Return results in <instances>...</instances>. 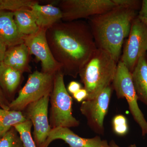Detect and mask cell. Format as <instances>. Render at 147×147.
<instances>
[{"label": "cell", "mask_w": 147, "mask_h": 147, "mask_svg": "<svg viewBox=\"0 0 147 147\" xmlns=\"http://www.w3.org/2000/svg\"><path fill=\"white\" fill-rule=\"evenodd\" d=\"M23 73L2 62L0 65V87L7 98L14 96L21 81Z\"/></svg>", "instance_id": "cell-17"}, {"label": "cell", "mask_w": 147, "mask_h": 147, "mask_svg": "<svg viewBox=\"0 0 147 147\" xmlns=\"http://www.w3.org/2000/svg\"><path fill=\"white\" fill-rule=\"evenodd\" d=\"M32 126L31 121L29 120L13 126L20 135L24 147H37L32 137Z\"/></svg>", "instance_id": "cell-21"}, {"label": "cell", "mask_w": 147, "mask_h": 147, "mask_svg": "<svg viewBox=\"0 0 147 147\" xmlns=\"http://www.w3.org/2000/svg\"><path fill=\"white\" fill-rule=\"evenodd\" d=\"M117 64L105 50L96 49L79 74L84 88L88 94L86 99L94 98L102 90L111 86Z\"/></svg>", "instance_id": "cell-3"}, {"label": "cell", "mask_w": 147, "mask_h": 147, "mask_svg": "<svg viewBox=\"0 0 147 147\" xmlns=\"http://www.w3.org/2000/svg\"><path fill=\"white\" fill-rule=\"evenodd\" d=\"M9 100L6 97L0 87V108L5 110H10Z\"/></svg>", "instance_id": "cell-27"}, {"label": "cell", "mask_w": 147, "mask_h": 147, "mask_svg": "<svg viewBox=\"0 0 147 147\" xmlns=\"http://www.w3.org/2000/svg\"><path fill=\"white\" fill-rule=\"evenodd\" d=\"M55 74L45 73L37 70L30 74L17 97L10 102L9 109L22 112L31 103L50 95L53 90Z\"/></svg>", "instance_id": "cell-5"}, {"label": "cell", "mask_w": 147, "mask_h": 147, "mask_svg": "<svg viewBox=\"0 0 147 147\" xmlns=\"http://www.w3.org/2000/svg\"><path fill=\"white\" fill-rule=\"evenodd\" d=\"M46 30L39 28L35 33L25 36L24 43L30 54L34 55L40 62L41 71L55 74L61 70V66L55 60L51 53L46 38Z\"/></svg>", "instance_id": "cell-11"}, {"label": "cell", "mask_w": 147, "mask_h": 147, "mask_svg": "<svg viewBox=\"0 0 147 147\" xmlns=\"http://www.w3.org/2000/svg\"><path fill=\"white\" fill-rule=\"evenodd\" d=\"M60 139L69 147H110L107 140L98 136L92 138H83L75 134L68 127L52 129L43 147H48L55 140Z\"/></svg>", "instance_id": "cell-12"}, {"label": "cell", "mask_w": 147, "mask_h": 147, "mask_svg": "<svg viewBox=\"0 0 147 147\" xmlns=\"http://www.w3.org/2000/svg\"><path fill=\"white\" fill-rule=\"evenodd\" d=\"M116 6L122 7L136 11L141 4V2L136 0H113Z\"/></svg>", "instance_id": "cell-24"}, {"label": "cell", "mask_w": 147, "mask_h": 147, "mask_svg": "<svg viewBox=\"0 0 147 147\" xmlns=\"http://www.w3.org/2000/svg\"><path fill=\"white\" fill-rule=\"evenodd\" d=\"M113 90L111 85L94 98L84 100L81 104V113L86 118L89 127L97 134H104V119L108 113Z\"/></svg>", "instance_id": "cell-8"}, {"label": "cell", "mask_w": 147, "mask_h": 147, "mask_svg": "<svg viewBox=\"0 0 147 147\" xmlns=\"http://www.w3.org/2000/svg\"><path fill=\"white\" fill-rule=\"evenodd\" d=\"M137 17L147 27V0L142 1L141 9Z\"/></svg>", "instance_id": "cell-25"}, {"label": "cell", "mask_w": 147, "mask_h": 147, "mask_svg": "<svg viewBox=\"0 0 147 147\" xmlns=\"http://www.w3.org/2000/svg\"><path fill=\"white\" fill-rule=\"evenodd\" d=\"M112 86L118 98L126 99L131 115L141 128L142 136L147 135V121L138 105L131 72L121 61L118 63Z\"/></svg>", "instance_id": "cell-6"}, {"label": "cell", "mask_w": 147, "mask_h": 147, "mask_svg": "<svg viewBox=\"0 0 147 147\" xmlns=\"http://www.w3.org/2000/svg\"><path fill=\"white\" fill-rule=\"evenodd\" d=\"M25 36L18 31L13 12L0 11V42L7 48L24 43Z\"/></svg>", "instance_id": "cell-13"}, {"label": "cell", "mask_w": 147, "mask_h": 147, "mask_svg": "<svg viewBox=\"0 0 147 147\" xmlns=\"http://www.w3.org/2000/svg\"><path fill=\"white\" fill-rule=\"evenodd\" d=\"M30 55L26 45L24 43H21L7 49L3 62L23 73L31 72L29 65Z\"/></svg>", "instance_id": "cell-14"}, {"label": "cell", "mask_w": 147, "mask_h": 147, "mask_svg": "<svg viewBox=\"0 0 147 147\" xmlns=\"http://www.w3.org/2000/svg\"><path fill=\"white\" fill-rule=\"evenodd\" d=\"M13 13L14 21L21 34L30 35L39 30L36 18L30 9H21Z\"/></svg>", "instance_id": "cell-18"}, {"label": "cell", "mask_w": 147, "mask_h": 147, "mask_svg": "<svg viewBox=\"0 0 147 147\" xmlns=\"http://www.w3.org/2000/svg\"><path fill=\"white\" fill-rule=\"evenodd\" d=\"M38 1L34 0H0V11H11L30 9Z\"/></svg>", "instance_id": "cell-20"}, {"label": "cell", "mask_w": 147, "mask_h": 147, "mask_svg": "<svg viewBox=\"0 0 147 147\" xmlns=\"http://www.w3.org/2000/svg\"><path fill=\"white\" fill-rule=\"evenodd\" d=\"M27 120L22 111L5 110L0 108V137L14 125Z\"/></svg>", "instance_id": "cell-19"}, {"label": "cell", "mask_w": 147, "mask_h": 147, "mask_svg": "<svg viewBox=\"0 0 147 147\" xmlns=\"http://www.w3.org/2000/svg\"><path fill=\"white\" fill-rule=\"evenodd\" d=\"M81 89H82V85L80 83L75 81H72L69 84L67 90L69 93L73 95Z\"/></svg>", "instance_id": "cell-28"}, {"label": "cell", "mask_w": 147, "mask_h": 147, "mask_svg": "<svg viewBox=\"0 0 147 147\" xmlns=\"http://www.w3.org/2000/svg\"><path fill=\"white\" fill-rule=\"evenodd\" d=\"M113 131L119 136H125L128 133L129 126L127 119L122 115L115 116L112 121Z\"/></svg>", "instance_id": "cell-23"}, {"label": "cell", "mask_w": 147, "mask_h": 147, "mask_svg": "<svg viewBox=\"0 0 147 147\" xmlns=\"http://www.w3.org/2000/svg\"><path fill=\"white\" fill-rule=\"evenodd\" d=\"M147 50V27L136 17L124 47L120 61L132 72L139 58Z\"/></svg>", "instance_id": "cell-9"}, {"label": "cell", "mask_w": 147, "mask_h": 147, "mask_svg": "<svg viewBox=\"0 0 147 147\" xmlns=\"http://www.w3.org/2000/svg\"><path fill=\"white\" fill-rule=\"evenodd\" d=\"M131 74L138 100L147 107V61L146 54L139 58Z\"/></svg>", "instance_id": "cell-16"}, {"label": "cell", "mask_w": 147, "mask_h": 147, "mask_svg": "<svg viewBox=\"0 0 147 147\" xmlns=\"http://www.w3.org/2000/svg\"><path fill=\"white\" fill-rule=\"evenodd\" d=\"M64 74L59 70L55 74L53 90L50 95L49 122L51 128L76 127L80 122L72 114L73 99L66 88Z\"/></svg>", "instance_id": "cell-4"}, {"label": "cell", "mask_w": 147, "mask_h": 147, "mask_svg": "<svg viewBox=\"0 0 147 147\" xmlns=\"http://www.w3.org/2000/svg\"><path fill=\"white\" fill-rule=\"evenodd\" d=\"M72 95L76 101L81 102L87 99L88 94L86 90L84 88H82Z\"/></svg>", "instance_id": "cell-26"}, {"label": "cell", "mask_w": 147, "mask_h": 147, "mask_svg": "<svg viewBox=\"0 0 147 147\" xmlns=\"http://www.w3.org/2000/svg\"><path fill=\"white\" fill-rule=\"evenodd\" d=\"M50 95L31 103L22 111L33 126L34 139L37 147H43L52 129L48 118Z\"/></svg>", "instance_id": "cell-10"}, {"label": "cell", "mask_w": 147, "mask_h": 147, "mask_svg": "<svg viewBox=\"0 0 147 147\" xmlns=\"http://www.w3.org/2000/svg\"><path fill=\"white\" fill-rule=\"evenodd\" d=\"M7 47L3 45L2 43L0 42V65L2 62L5 54L6 51Z\"/></svg>", "instance_id": "cell-29"}, {"label": "cell", "mask_w": 147, "mask_h": 147, "mask_svg": "<svg viewBox=\"0 0 147 147\" xmlns=\"http://www.w3.org/2000/svg\"><path fill=\"white\" fill-rule=\"evenodd\" d=\"M109 145H110V147H121L118 146L116 142L114 141V140H112L110 141V143H109ZM128 147H137L136 145L135 144H134L130 145V146H129Z\"/></svg>", "instance_id": "cell-30"}, {"label": "cell", "mask_w": 147, "mask_h": 147, "mask_svg": "<svg viewBox=\"0 0 147 147\" xmlns=\"http://www.w3.org/2000/svg\"><path fill=\"white\" fill-rule=\"evenodd\" d=\"M57 6L63 14L62 21L69 22L89 18L112 9L116 6L113 0H61Z\"/></svg>", "instance_id": "cell-7"}, {"label": "cell", "mask_w": 147, "mask_h": 147, "mask_svg": "<svg viewBox=\"0 0 147 147\" xmlns=\"http://www.w3.org/2000/svg\"><path fill=\"white\" fill-rule=\"evenodd\" d=\"M36 18L39 28L47 30L55 24L62 21L63 14L60 9L53 4L45 5L36 3L31 7Z\"/></svg>", "instance_id": "cell-15"}, {"label": "cell", "mask_w": 147, "mask_h": 147, "mask_svg": "<svg viewBox=\"0 0 147 147\" xmlns=\"http://www.w3.org/2000/svg\"><path fill=\"white\" fill-rule=\"evenodd\" d=\"M0 147H24L19 133L13 127L0 137Z\"/></svg>", "instance_id": "cell-22"}, {"label": "cell", "mask_w": 147, "mask_h": 147, "mask_svg": "<svg viewBox=\"0 0 147 147\" xmlns=\"http://www.w3.org/2000/svg\"><path fill=\"white\" fill-rule=\"evenodd\" d=\"M136 11L116 6L88 18V24L97 48L105 50L118 63L124 40L128 36Z\"/></svg>", "instance_id": "cell-2"}, {"label": "cell", "mask_w": 147, "mask_h": 147, "mask_svg": "<svg viewBox=\"0 0 147 147\" xmlns=\"http://www.w3.org/2000/svg\"><path fill=\"white\" fill-rule=\"evenodd\" d=\"M46 38L64 74L76 78L97 49L88 24L62 21L46 30Z\"/></svg>", "instance_id": "cell-1"}]
</instances>
